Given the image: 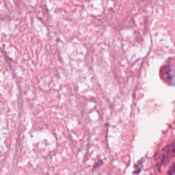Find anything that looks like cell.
Instances as JSON below:
<instances>
[{
  "mask_svg": "<svg viewBox=\"0 0 175 175\" xmlns=\"http://www.w3.org/2000/svg\"><path fill=\"white\" fill-rule=\"evenodd\" d=\"M175 156V140L170 144L164 148L161 151L159 160L158 162V166L160 168L161 167L165 166L167 164L170 162L171 160Z\"/></svg>",
  "mask_w": 175,
  "mask_h": 175,
  "instance_id": "6da1fadb",
  "label": "cell"
},
{
  "mask_svg": "<svg viewBox=\"0 0 175 175\" xmlns=\"http://www.w3.org/2000/svg\"><path fill=\"white\" fill-rule=\"evenodd\" d=\"M144 159L142 158L141 160L138 161L136 166L135 167V170L134 172V174H138L140 173V172L142 171L144 166Z\"/></svg>",
  "mask_w": 175,
  "mask_h": 175,
  "instance_id": "7a4b0ae2",
  "label": "cell"
},
{
  "mask_svg": "<svg viewBox=\"0 0 175 175\" xmlns=\"http://www.w3.org/2000/svg\"><path fill=\"white\" fill-rule=\"evenodd\" d=\"M175 174V161L172 163V165L170 166V168L168 170V175H174Z\"/></svg>",
  "mask_w": 175,
  "mask_h": 175,
  "instance_id": "3957f363",
  "label": "cell"
}]
</instances>
